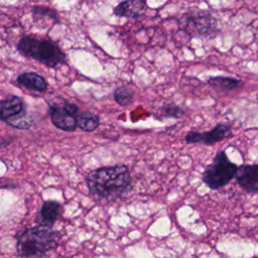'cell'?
Masks as SVG:
<instances>
[{"instance_id":"1","label":"cell","mask_w":258,"mask_h":258,"mask_svg":"<svg viewBox=\"0 0 258 258\" xmlns=\"http://www.w3.org/2000/svg\"><path fill=\"white\" fill-rule=\"evenodd\" d=\"M87 185L92 196L105 200H117L131 189V175L124 164L101 167L91 171Z\"/></svg>"},{"instance_id":"2","label":"cell","mask_w":258,"mask_h":258,"mask_svg":"<svg viewBox=\"0 0 258 258\" xmlns=\"http://www.w3.org/2000/svg\"><path fill=\"white\" fill-rule=\"evenodd\" d=\"M59 234L50 227L38 225L27 228L17 236V252L23 258H35L57 247Z\"/></svg>"},{"instance_id":"3","label":"cell","mask_w":258,"mask_h":258,"mask_svg":"<svg viewBox=\"0 0 258 258\" xmlns=\"http://www.w3.org/2000/svg\"><path fill=\"white\" fill-rule=\"evenodd\" d=\"M17 49L25 56L32 57L48 67H55L67 60L66 54L51 41L24 36L17 43Z\"/></svg>"},{"instance_id":"4","label":"cell","mask_w":258,"mask_h":258,"mask_svg":"<svg viewBox=\"0 0 258 258\" xmlns=\"http://www.w3.org/2000/svg\"><path fill=\"white\" fill-rule=\"evenodd\" d=\"M238 166L231 162L225 151H219L213 162L206 168L203 181L212 189H218L227 185L236 174Z\"/></svg>"},{"instance_id":"5","label":"cell","mask_w":258,"mask_h":258,"mask_svg":"<svg viewBox=\"0 0 258 258\" xmlns=\"http://www.w3.org/2000/svg\"><path fill=\"white\" fill-rule=\"evenodd\" d=\"M178 26L190 37H202L214 32L217 21L209 11L195 10L183 14L179 19Z\"/></svg>"},{"instance_id":"6","label":"cell","mask_w":258,"mask_h":258,"mask_svg":"<svg viewBox=\"0 0 258 258\" xmlns=\"http://www.w3.org/2000/svg\"><path fill=\"white\" fill-rule=\"evenodd\" d=\"M0 119L19 129H26L31 126V120L26 114L24 102L17 96L0 100Z\"/></svg>"},{"instance_id":"7","label":"cell","mask_w":258,"mask_h":258,"mask_svg":"<svg viewBox=\"0 0 258 258\" xmlns=\"http://www.w3.org/2000/svg\"><path fill=\"white\" fill-rule=\"evenodd\" d=\"M80 113L75 104L67 103L62 107H50L49 114L53 125L64 131H75L78 127L77 117Z\"/></svg>"},{"instance_id":"8","label":"cell","mask_w":258,"mask_h":258,"mask_svg":"<svg viewBox=\"0 0 258 258\" xmlns=\"http://www.w3.org/2000/svg\"><path fill=\"white\" fill-rule=\"evenodd\" d=\"M232 136V126L228 124H218L214 129L207 132L189 131L184 136L186 143H201L211 145Z\"/></svg>"},{"instance_id":"9","label":"cell","mask_w":258,"mask_h":258,"mask_svg":"<svg viewBox=\"0 0 258 258\" xmlns=\"http://www.w3.org/2000/svg\"><path fill=\"white\" fill-rule=\"evenodd\" d=\"M235 178L247 192H258V164L238 166Z\"/></svg>"},{"instance_id":"10","label":"cell","mask_w":258,"mask_h":258,"mask_svg":"<svg viewBox=\"0 0 258 258\" xmlns=\"http://www.w3.org/2000/svg\"><path fill=\"white\" fill-rule=\"evenodd\" d=\"M146 10V0H124L115 6L113 12L116 16L137 18Z\"/></svg>"},{"instance_id":"11","label":"cell","mask_w":258,"mask_h":258,"mask_svg":"<svg viewBox=\"0 0 258 258\" xmlns=\"http://www.w3.org/2000/svg\"><path fill=\"white\" fill-rule=\"evenodd\" d=\"M60 212V205L54 201H47L45 202L36 217V222L38 225L52 227L59 215Z\"/></svg>"},{"instance_id":"12","label":"cell","mask_w":258,"mask_h":258,"mask_svg":"<svg viewBox=\"0 0 258 258\" xmlns=\"http://www.w3.org/2000/svg\"><path fill=\"white\" fill-rule=\"evenodd\" d=\"M18 84L36 92H44L47 88V83L41 76L35 73H23L17 79Z\"/></svg>"},{"instance_id":"13","label":"cell","mask_w":258,"mask_h":258,"mask_svg":"<svg viewBox=\"0 0 258 258\" xmlns=\"http://www.w3.org/2000/svg\"><path fill=\"white\" fill-rule=\"evenodd\" d=\"M208 84L212 86L214 89L218 91H223V92H230L243 86V82L241 80L230 78V77H223V76L209 78Z\"/></svg>"},{"instance_id":"14","label":"cell","mask_w":258,"mask_h":258,"mask_svg":"<svg viewBox=\"0 0 258 258\" xmlns=\"http://www.w3.org/2000/svg\"><path fill=\"white\" fill-rule=\"evenodd\" d=\"M100 124V119L97 115L90 112H80L77 117V125L82 130L91 132L98 128Z\"/></svg>"},{"instance_id":"15","label":"cell","mask_w":258,"mask_h":258,"mask_svg":"<svg viewBox=\"0 0 258 258\" xmlns=\"http://www.w3.org/2000/svg\"><path fill=\"white\" fill-rule=\"evenodd\" d=\"M114 99L120 106H129L133 102V91L126 86L118 87L114 91Z\"/></svg>"},{"instance_id":"16","label":"cell","mask_w":258,"mask_h":258,"mask_svg":"<svg viewBox=\"0 0 258 258\" xmlns=\"http://www.w3.org/2000/svg\"><path fill=\"white\" fill-rule=\"evenodd\" d=\"M162 111V113L167 116V117H174V118H180L181 116H183L185 114L184 110L178 106H176L175 104H165L161 107L160 109Z\"/></svg>"},{"instance_id":"17","label":"cell","mask_w":258,"mask_h":258,"mask_svg":"<svg viewBox=\"0 0 258 258\" xmlns=\"http://www.w3.org/2000/svg\"><path fill=\"white\" fill-rule=\"evenodd\" d=\"M257 100H258V96H257Z\"/></svg>"}]
</instances>
